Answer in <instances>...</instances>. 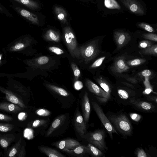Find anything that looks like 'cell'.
<instances>
[{
  "label": "cell",
  "mask_w": 157,
  "mask_h": 157,
  "mask_svg": "<svg viewBox=\"0 0 157 157\" xmlns=\"http://www.w3.org/2000/svg\"><path fill=\"white\" fill-rule=\"evenodd\" d=\"M114 128L123 136H130L132 133L133 127L128 117L124 114H113L107 117Z\"/></svg>",
  "instance_id": "cell-1"
},
{
  "label": "cell",
  "mask_w": 157,
  "mask_h": 157,
  "mask_svg": "<svg viewBox=\"0 0 157 157\" xmlns=\"http://www.w3.org/2000/svg\"><path fill=\"white\" fill-rule=\"evenodd\" d=\"M67 25H66L63 29L65 44L71 56L73 58L79 59L80 57L79 47L72 29Z\"/></svg>",
  "instance_id": "cell-2"
},
{
  "label": "cell",
  "mask_w": 157,
  "mask_h": 157,
  "mask_svg": "<svg viewBox=\"0 0 157 157\" xmlns=\"http://www.w3.org/2000/svg\"><path fill=\"white\" fill-rule=\"evenodd\" d=\"M80 56L86 63L94 58L99 53V49L97 40H94L90 43L79 47Z\"/></svg>",
  "instance_id": "cell-3"
},
{
  "label": "cell",
  "mask_w": 157,
  "mask_h": 157,
  "mask_svg": "<svg viewBox=\"0 0 157 157\" xmlns=\"http://www.w3.org/2000/svg\"><path fill=\"white\" fill-rule=\"evenodd\" d=\"M105 138V132L101 129L97 130L89 133L87 140L89 143L103 151L108 149Z\"/></svg>",
  "instance_id": "cell-4"
},
{
  "label": "cell",
  "mask_w": 157,
  "mask_h": 157,
  "mask_svg": "<svg viewBox=\"0 0 157 157\" xmlns=\"http://www.w3.org/2000/svg\"><path fill=\"white\" fill-rule=\"evenodd\" d=\"M93 108L104 127L106 128L112 140L113 139V134L118 133L114 128L107 117L104 114L103 110L96 102H92Z\"/></svg>",
  "instance_id": "cell-5"
},
{
  "label": "cell",
  "mask_w": 157,
  "mask_h": 157,
  "mask_svg": "<svg viewBox=\"0 0 157 157\" xmlns=\"http://www.w3.org/2000/svg\"><path fill=\"white\" fill-rule=\"evenodd\" d=\"M129 105L135 109L145 112L153 113L156 112L155 106L151 103L134 98L129 101Z\"/></svg>",
  "instance_id": "cell-6"
},
{
  "label": "cell",
  "mask_w": 157,
  "mask_h": 157,
  "mask_svg": "<svg viewBox=\"0 0 157 157\" xmlns=\"http://www.w3.org/2000/svg\"><path fill=\"white\" fill-rule=\"evenodd\" d=\"M86 86L88 90L98 97L97 99L101 98L104 102H106L110 99L111 96L97 85L89 79L86 81Z\"/></svg>",
  "instance_id": "cell-7"
},
{
  "label": "cell",
  "mask_w": 157,
  "mask_h": 157,
  "mask_svg": "<svg viewBox=\"0 0 157 157\" xmlns=\"http://www.w3.org/2000/svg\"><path fill=\"white\" fill-rule=\"evenodd\" d=\"M123 4L132 13L137 15H145L144 9L137 0H120Z\"/></svg>",
  "instance_id": "cell-8"
},
{
  "label": "cell",
  "mask_w": 157,
  "mask_h": 157,
  "mask_svg": "<svg viewBox=\"0 0 157 157\" xmlns=\"http://www.w3.org/2000/svg\"><path fill=\"white\" fill-rule=\"evenodd\" d=\"M53 11L56 17L61 23L64 25L68 24L70 20V17L63 7L58 5H54Z\"/></svg>",
  "instance_id": "cell-9"
},
{
  "label": "cell",
  "mask_w": 157,
  "mask_h": 157,
  "mask_svg": "<svg viewBox=\"0 0 157 157\" xmlns=\"http://www.w3.org/2000/svg\"><path fill=\"white\" fill-rule=\"evenodd\" d=\"M114 37L118 49L121 48L126 44L131 38L128 33L122 31L115 32Z\"/></svg>",
  "instance_id": "cell-10"
},
{
  "label": "cell",
  "mask_w": 157,
  "mask_h": 157,
  "mask_svg": "<svg viewBox=\"0 0 157 157\" xmlns=\"http://www.w3.org/2000/svg\"><path fill=\"white\" fill-rule=\"evenodd\" d=\"M74 123L76 131L82 137L86 132V125L83 118L78 111H77Z\"/></svg>",
  "instance_id": "cell-11"
},
{
  "label": "cell",
  "mask_w": 157,
  "mask_h": 157,
  "mask_svg": "<svg viewBox=\"0 0 157 157\" xmlns=\"http://www.w3.org/2000/svg\"><path fill=\"white\" fill-rule=\"evenodd\" d=\"M81 145L75 140L67 139L60 141L53 144V145L62 150L72 149L76 146Z\"/></svg>",
  "instance_id": "cell-12"
},
{
  "label": "cell",
  "mask_w": 157,
  "mask_h": 157,
  "mask_svg": "<svg viewBox=\"0 0 157 157\" xmlns=\"http://www.w3.org/2000/svg\"><path fill=\"white\" fill-rule=\"evenodd\" d=\"M21 15L33 24L40 25L44 21L43 17L25 9H22L20 11Z\"/></svg>",
  "instance_id": "cell-13"
},
{
  "label": "cell",
  "mask_w": 157,
  "mask_h": 157,
  "mask_svg": "<svg viewBox=\"0 0 157 157\" xmlns=\"http://www.w3.org/2000/svg\"><path fill=\"white\" fill-rule=\"evenodd\" d=\"M83 119L86 123L88 122L90 112V105L87 93H84L81 102Z\"/></svg>",
  "instance_id": "cell-14"
},
{
  "label": "cell",
  "mask_w": 157,
  "mask_h": 157,
  "mask_svg": "<svg viewBox=\"0 0 157 157\" xmlns=\"http://www.w3.org/2000/svg\"><path fill=\"white\" fill-rule=\"evenodd\" d=\"M129 69L128 66L125 63L124 58L123 57L117 59L111 67V69L113 71L119 73L125 72Z\"/></svg>",
  "instance_id": "cell-15"
},
{
  "label": "cell",
  "mask_w": 157,
  "mask_h": 157,
  "mask_svg": "<svg viewBox=\"0 0 157 157\" xmlns=\"http://www.w3.org/2000/svg\"><path fill=\"white\" fill-rule=\"evenodd\" d=\"M66 117L65 114L60 115L57 117L52 123L51 126L48 130L46 136L50 135L64 121Z\"/></svg>",
  "instance_id": "cell-16"
},
{
  "label": "cell",
  "mask_w": 157,
  "mask_h": 157,
  "mask_svg": "<svg viewBox=\"0 0 157 157\" xmlns=\"http://www.w3.org/2000/svg\"><path fill=\"white\" fill-rule=\"evenodd\" d=\"M44 38L49 41L58 42L60 39V35L56 30L52 29H48L44 35Z\"/></svg>",
  "instance_id": "cell-17"
},
{
  "label": "cell",
  "mask_w": 157,
  "mask_h": 157,
  "mask_svg": "<svg viewBox=\"0 0 157 157\" xmlns=\"http://www.w3.org/2000/svg\"><path fill=\"white\" fill-rule=\"evenodd\" d=\"M39 150L49 157H65V156L56 150L46 146H40Z\"/></svg>",
  "instance_id": "cell-18"
},
{
  "label": "cell",
  "mask_w": 157,
  "mask_h": 157,
  "mask_svg": "<svg viewBox=\"0 0 157 157\" xmlns=\"http://www.w3.org/2000/svg\"><path fill=\"white\" fill-rule=\"evenodd\" d=\"M0 109L11 113H16L21 110L19 105L7 102L0 103Z\"/></svg>",
  "instance_id": "cell-19"
},
{
  "label": "cell",
  "mask_w": 157,
  "mask_h": 157,
  "mask_svg": "<svg viewBox=\"0 0 157 157\" xmlns=\"http://www.w3.org/2000/svg\"><path fill=\"white\" fill-rule=\"evenodd\" d=\"M33 10H40L41 6L39 3L34 0H14Z\"/></svg>",
  "instance_id": "cell-20"
},
{
  "label": "cell",
  "mask_w": 157,
  "mask_h": 157,
  "mask_svg": "<svg viewBox=\"0 0 157 157\" xmlns=\"http://www.w3.org/2000/svg\"><path fill=\"white\" fill-rule=\"evenodd\" d=\"M86 147L87 153L90 154L93 156L100 157L105 155L101 151L90 143H89Z\"/></svg>",
  "instance_id": "cell-21"
},
{
  "label": "cell",
  "mask_w": 157,
  "mask_h": 157,
  "mask_svg": "<svg viewBox=\"0 0 157 157\" xmlns=\"http://www.w3.org/2000/svg\"><path fill=\"white\" fill-rule=\"evenodd\" d=\"M4 93L6 94L7 99L10 101L14 104H17L21 108H24L25 105L17 96L10 92L5 91Z\"/></svg>",
  "instance_id": "cell-22"
},
{
  "label": "cell",
  "mask_w": 157,
  "mask_h": 157,
  "mask_svg": "<svg viewBox=\"0 0 157 157\" xmlns=\"http://www.w3.org/2000/svg\"><path fill=\"white\" fill-rule=\"evenodd\" d=\"M63 151L71 154L74 155H82L87 153L86 146L80 145L72 149H64Z\"/></svg>",
  "instance_id": "cell-23"
},
{
  "label": "cell",
  "mask_w": 157,
  "mask_h": 157,
  "mask_svg": "<svg viewBox=\"0 0 157 157\" xmlns=\"http://www.w3.org/2000/svg\"><path fill=\"white\" fill-rule=\"evenodd\" d=\"M46 86L50 90L61 96L67 97L69 95V93L64 89L56 86L47 84Z\"/></svg>",
  "instance_id": "cell-24"
},
{
  "label": "cell",
  "mask_w": 157,
  "mask_h": 157,
  "mask_svg": "<svg viewBox=\"0 0 157 157\" xmlns=\"http://www.w3.org/2000/svg\"><path fill=\"white\" fill-rule=\"evenodd\" d=\"M140 52L145 55H153L156 56L157 55V45H152L146 48H143Z\"/></svg>",
  "instance_id": "cell-25"
},
{
  "label": "cell",
  "mask_w": 157,
  "mask_h": 157,
  "mask_svg": "<svg viewBox=\"0 0 157 157\" xmlns=\"http://www.w3.org/2000/svg\"><path fill=\"white\" fill-rule=\"evenodd\" d=\"M97 81L103 90L111 96L112 90L110 87L108 83L101 78H98Z\"/></svg>",
  "instance_id": "cell-26"
},
{
  "label": "cell",
  "mask_w": 157,
  "mask_h": 157,
  "mask_svg": "<svg viewBox=\"0 0 157 157\" xmlns=\"http://www.w3.org/2000/svg\"><path fill=\"white\" fill-rule=\"evenodd\" d=\"M104 4L105 6L109 9H119L121 7L115 0H104Z\"/></svg>",
  "instance_id": "cell-27"
},
{
  "label": "cell",
  "mask_w": 157,
  "mask_h": 157,
  "mask_svg": "<svg viewBox=\"0 0 157 157\" xmlns=\"http://www.w3.org/2000/svg\"><path fill=\"white\" fill-rule=\"evenodd\" d=\"M146 60L143 59L138 58L128 61L126 64L130 66H135L141 65L146 61Z\"/></svg>",
  "instance_id": "cell-28"
},
{
  "label": "cell",
  "mask_w": 157,
  "mask_h": 157,
  "mask_svg": "<svg viewBox=\"0 0 157 157\" xmlns=\"http://www.w3.org/2000/svg\"><path fill=\"white\" fill-rule=\"evenodd\" d=\"M137 26L147 31L150 33L155 32V29L149 24L141 22L138 24Z\"/></svg>",
  "instance_id": "cell-29"
},
{
  "label": "cell",
  "mask_w": 157,
  "mask_h": 157,
  "mask_svg": "<svg viewBox=\"0 0 157 157\" xmlns=\"http://www.w3.org/2000/svg\"><path fill=\"white\" fill-rule=\"evenodd\" d=\"M36 113L38 116L42 117L48 116L51 113L48 110L44 109H40L37 110Z\"/></svg>",
  "instance_id": "cell-30"
},
{
  "label": "cell",
  "mask_w": 157,
  "mask_h": 157,
  "mask_svg": "<svg viewBox=\"0 0 157 157\" xmlns=\"http://www.w3.org/2000/svg\"><path fill=\"white\" fill-rule=\"evenodd\" d=\"M105 57V56H103L97 59L91 65L90 68H94L100 66L102 63Z\"/></svg>",
  "instance_id": "cell-31"
},
{
  "label": "cell",
  "mask_w": 157,
  "mask_h": 157,
  "mask_svg": "<svg viewBox=\"0 0 157 157\" xmlns=\"http://www.w3.org/2000/svg\"><path fill=\"white\" fill-rule=\"evenodd\" d=\"M142 36L144 38L157 42V35L156 34L152 33H144L143 34Z\"/></svg>",
  "instance_id": "cell-32"
},
{
  "label": "cell",
  "mask_w": 157,
  "mask_h": 157,
  "mask_svg": "<svg viewBox=\"0 0 157 157\" xmlns=\"http://www.w3.org/2000/svg\"><path fill=\"white\" fill-rule=\"evenodd\" d=\"M71 66L75 77L76 79H78L80 75V70L76 65L74 63H71Z\"/></svg>",
  "instance_id": "cell-33"
},
{
  "label": "cell",
  "mask_w": 157,
  "mask_h": 157,
  "mask_svg": "<svg viewBox=\"0 0 157 157\" xmlns=\"http://www.w3.org/2000/svg\"><path fill=\"white\" fill-rule=\"evenodd\" d=\"M48 49L51 52L57 55H60L64 53V51L61 48L55 46H50Z\"/></svg>",
  "instance_id": "cell-34"
},
{
  "label": "cell",
  "mask_w": 157,
  "mask_h": 157,
  "mask_svg": "<svg viewBox=\"0 0 157 157\" xmlns=\"http://www.w3.org/2000/svg\"><path fill=\"white\" fill-rule=\"evenodd\" d=\"M47 121L44 120H36L33 121L32 124V127L34 128H36L42 126L45 124Z\"/></svg>",
  "instance_id": "cell-35"
},
{
  "label": "cell",
  "mask_w": 157,
  "mask_h": 157,
  "mask_svg": "<svg viewBox=\"0 0 157 157\" xmlns=\"http://www.w3.org/2000/svg\"><path fill=\"white\" fill-rule=\"evenodd\" d=\"M12 126L7 124H0V131L2 132H7L12 129Z\"/></svg>",
  "instance_id": "cell-36"
},
{
  "label": "cell",
  "mask_w": 157,
  "mask_h": 157,
  "mask_svg": "<svg viewBox=\"0 0 157 157\" xmlns=\"http://www.w3.org/2000/svg\"><path fill=\"white\" fill-rule=\"evenodd\" d=\"M152 43L150 41L144 40L140 41L139 45V47L140 48H144L152 45Z\"/></svg>",
  "instance_id": "cell-37"
},
{
  "label": "cell",
  "mask_w": 157,
  "mask_h": 157,
  "mask_svg": "<svg viewBox=\"0 0 157 157\" xmlns=\"http://www.w3.org/2000/svg\"><path fill=\"white\" fill-rule=\"evenodd\" d=\"M135 154L138 157H147L148 156L144 151L139 148H137L136 149Z\"/></svg>",
  "instance_id": "cell-38"
},
{
  "label": "cell",
  "mask_w": 157,
  "mask_h": 157,
  "mask_svg": "<svg viewBox=\"0 0 157 157\" xmlns=\"http://www.w3.org/2000/svg\"><path fill=\"white\" fill-rule=\"evenodd\" d=\"M49 60L48 57L43 56L39 57L37 59V62L39 64H44L48 63Z\"/></svg>",
  "instance_id": "cell-39"
},
{
  "label": "cell",
  "mask_w": 157,
  "mask_h": 157,
  "mask_svg": "<svg viewBox=\"0 0 157 157\" xmlns=\"http://www.w3.org/2000/svg\"><path fill=\"white\" fill-rule=\"evenodd\" d=\"M20 140L17 143V145L15 146L14 147H13L10 151L9 156L10 157H13L17 153V147L20 144Z\"/></svg>",
  "instance_id": "cell-40"
},
{
  "label": "cell",
  "mask_w": 157,
  "mask_h": 157,
  "mask_svg": "<svg viewBox=\"0 0 157 157\" xmlns=\"http://www.w3.org/2000/svg\"><path fill=\"white\" fill-rule=\"evenodd\" d=\"M129 115L132 120L136 122L140 121L141 118L140 115L136 113H131L129 114Z\"/></svg>",
  "instance_id": "cell-41"
},
{
  "label": "cell",
  "mask_w": 157,
  "mask_h": 157,
  "mask_svg": "<svg viewBox=\"0 0 157 157\" xmlns=\"http://www.w3.org/2000/svg\"><path fill=\"white\" fill-rule=\"evenodd\" d=\"M12 119V118L10 117L0 113V121H11Z\"/></svg>",
  "instance_id": "cell-42"
},
{
  "label": "cell",
  "mask_w": 157,
  "mask_h": 157,
  "mask_svg": "<svg viewBox=\"0 0 157 157\" xmlns=\"http://www.w3.org/2000/svg\"><path fill=\"white\" fill-rule=\"evenodd\" d=\"M74 86L75 89L79 90L82 88L83 85L81 82L78 81L75 82Z\"/></svg>",
  "instance_id": "cell-43"
},
{
  "label": "cell",
  "mask_w": 157,
  "mask_h": 157,
  "mask_svg": "<svg viewBox=\"0 0 157 157\" xmlns=\"http://www.w3.org/2000/svg\"><path fill=\"white\" fill-rule=\"evenodd\" d=\"M147 100L149 101H152L157 103V98L156 96L154 95H148L146 97Z\"/></svg>",
  "instance_id": "cell-44"
},
{
  "label": "cell",
  "mask_w": 157,
  "mask_h": 157,
  "mask_svg": "<svg viewBox=\"0 0 157 157\" xmlns=\"http://www.w3.org/2000/svg\"><path fill=\"white\" fill-rule=\"evenodd\" d=\"M142 75L145 77H148L151 75V72L148 69H146L143 70L141 72Z\"/></svg>",
  "instance_id": "cell-45"
},
{
  "label": "cell",
  "mask_w": 157,
  "mask_h": 157,
  "mask_svg": "<svg viewBox=\"0 0 157 157\" xmlns=\"http://www.w3.org/2000/svg\"><path fill=\"white\" fill-rule=\"evenodd\" d=\"M0 144L3 147H6L8 146V142L5 139H2L0 140Z\"/></svg>",
  "instance_id": "cell-46"
},
{
  "label": "cell",
  "mask_w": 157,
  "mask_h": 157,
  "mask_svg": "<svg viewBox=\"0 0 157 157\" xmlns=\"http://www.w3.org/2000/svg\"><path fill=\"white\" fill-rule=\"evenodd\" d=\"M26 115L25 113L22 112L19 113L18 115V119L20 120H23L26 117Z\"/></svg>",
  "instance_id": "cell-47"
},
{
  "label": "cell",
  "mask_w": 157,
  "mask_h": 157,
  "mask_svg": "<svg viewBox=\"0 0 157 157\" xmlns=\"http://www.w3.org/2000/svg\"><path fill=\"white\" fill-rule=\"evenodd\" d=\"M24 46V45L23 43H19L15 45V48L16 49H19L23 48Z\"/></svg>",
  "instance_id": "cell-48"
},
{
  "label": "cell",
  "mask_w": 157,
  "mask_h": 157,
  "mask_svg": "<svg viewBox=\"0 0 157 157\" xmlns=\"http://www.w3.org/2000/svg\"><path fill=\"white\" fill-rule=\"evenodd\" d=\"M152 91V90L150 88H146L144 91V93L145 94H149Z\"/></svg>",
  "instance_id": "cell-49"
},
{
  "label": "cell",
  "mask_w": 157,
  "mask_h": 157,
  "mask_svg": "<svg viewBox=\"0 0 157 157\" xmlns=\"http://www.w3.org/2000/svg\"><path fill=\"white\" fill-rule=\"evenodd\" d=\"M0 11L2 12H3V9L1 6V5H0Z\"/></svg>",
  "instance_id": "cell-50"
},
{
  "label": "cell",
  "mask_w": 157,
  "mask_h": 157,
  "mask_svg": "<svg viewBox=\"0 0 157 157\" xmlns=\"http://www.w3.org/2000/svg\"><path fill=\"white\" fill-rule=\"evenodd\" d=\"M1 55H0V61L1 59Z\"/></svg>",
  "instance_id": "cell-51"
}]
</instances>
